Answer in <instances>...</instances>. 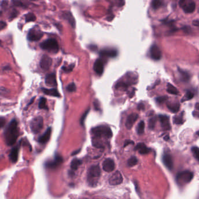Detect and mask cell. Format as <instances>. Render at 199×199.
<instances>
[{"label":"cell","mask_w":199,"mask_h":199,"mask_svg":"<svg viewBox=\"0 0 199 199\" xmlns=\"http://www.w3.org/2000/svg\"><path fill=\"white\" fill-rule=\"evenodd\" d=\"M18 136V122L16 119H13L8 125L5 131L4 136L6 144L9 146H13L16 143Z\"/></svg>","instance_id":"1"},{"label":"cell","mask_w":199,"mask_h":199,"mask_svg":"<svg viewBox=\"0 0 199 199\" xmlns=\"http://www.w3.org/2000/svg\"><path fill=\"white\" fill-rule=\"evenodd\" d=\"M101 175V170L99 165H93L88 170L87 182L90 186H96Z\"/></svg>","instance_id":"2"},{"label":"cell","mask_w":199,"mask_h":199,"mask_svg":"<svg viewBox=\"0 0 199 199\" xmlns=\"http://www.w3.org/2000/svg\"><path fill=\"white\" fill-rule=\"evenodd\" d=\"M40 47L44 50H46L50 52L57 53L59 51L58 43L56 40L49 38L40 44Z\"/></svg>","instance_id":"3"},{"label":"cell","mask_w":199,"mask_h":199,"mask_svg":"<svg viewBox=\"0 0 199 199\" xmlns=\"http://www.w3.org/2000/svg\"><path fill=\"white\" fill-rule=\"evenodd\" d=\"M91 133L96 137H101L104 136L105 137L110 138L112 136V131L110 127L104 125H100L93 128L91 129Z\"/></svg>","instance_id":"4"},{"label":"cell","mask_w":199,"mask_h":199,"mask_svg":"<svg viewBox=\"0 0 199 199\" xmlns=\"http://www.w3.org/2000/svg\"><path fill=\"white\" fill-rule=\"evenodd\" d=\"M193 178V173L190 171H184L178 173L176 181L178 185H184L189 183Z\"/></svg>","instance_id":"5"},{"label":"cell","mask_w":199,"mask_h":199,"mask_svg":"<svg viewBox=\"0 0 199 199\" xmlns=\"http://www.w3.org/2000/svg\"><path fill=\"white\" fill-rule=\"evenodd\" d=\"M179 5L184 11L187 13H193L196 8V4L193 0H180Z\"/></svg>","instance_id":"6"},{"label":"cell","mask_w":199,"mask_h":199,"mask_svg":"<svg viewBox=\"0 0 199 199\" xmlns=\"http://www.w3.org/2000/svg\"><path fill=\"white\" fill-rule=\"evenodd\" d=\"M43 127V119L41 116L34 118L30 124L32 131L34 133H38L41 131Z\"/></svg>","instance_id":"7"},{"label":"cell","mask_w":199,"mask_h":199,"mask_svg":"<svg viewBox=\"0 0 199 199\" xmlns=\"http://www.w3.org/2000/svg\"><path fill=\"white\" fill-rule=\"evenodd\" d=\"M43 36V33L40 30L36 28L31 29L27 35V38L30 41H37L40 40Z\"/></svg>","instance_id":"8"},{"label":"cell","mask_w":199,"mask_h":199,"mask_svg":"<svg viewBox=\"0 0 199 199\" xmlns=\"http://www.w3.org/2000/svg\"><path fill=\"white\" fill-rule=\"evenodd\" d=\"M123 182V177L118 171H115L109 179V183L111 185H118Z\"/></svg>","instance_id":"9"},{"label":"cell","mask_w":199,"mask_h":199,"mask_svg":"<svg viewBox=\"0 0 199 199\" xmlns=\"http://www.w3.org/2000/svg\"><path fill=\"white\" fill-rule=\"evenodd\" d=\"M150 52L152 59L154 60H159L161 59L162 56L161 51L157 45L154 44L151 47Z\"/></svg>","instance_id":"10"},{"label":"cell","mask_w":199,"mask_h":199,"mask_svg":"<svg viewBox=\"0 0 199 199\" xmlns=\"http://www.w3.org/2000/svg\"><path fill=\"white\" fill-rule=\"evenodd\" d=\"M102 169L107 172H112L115 167L114 160L111 158H107L102 162Z\"/></svg>","instance_id":"11"},{"label":"cell","mask_w":199,"mask_h":199,"mask_svg":"<svg viewBox=\"0 0 199 199\" xmlns=\"http://www.w3.org/2000/svg\"><path fill=\"white\" fill-rule=\"evenodd\" d=\"M52 64V59L48 55H44L40 60V67L44 71H47L50 69Z\"/></svg>","instance_id":"12"},{"label":"cell","mask_w":199,"mask_h":199,"mask_svg":"<svg viewBox=\"0 0 199 199\" xmlns=\"http://www.w3.org/2000/svg\"><path fill=\"white\" fill-rule=\"evenodd\" d=\"M138 117L139 115L136 113H133L129 115L125 124L126 128L128 129H130L133 127V125L135 124V122L137 121Z\"/></svg>","instance_id":"13"},{"label":"cell","mask_w":199,"mask_h":199,"mask_svg":"<svg viewBox=\"0 0 199 199\" xmlns=\"http://www.w3.org/2000/svg\"><path fill=\"white\" fill-rule=\"evenodd\" d=\"M162 161L165 166L170 170L173 168V161L171 156L169 154H164L162 157Z\"/></svg>","instance_id":"14"},{"label":"cell","mask_w":199,"mask_h":199,"mask_svg":"<svg viewBox=\"0 0 199 199\" xmlns=\"http://www.w3.org/2000/svg\"><path fill=\"white\" fill-rule=\"evenodd\" d=\"M63 161V159L61 156L57 155L55 157L54 161H52L48 162L46 164V167L47 168L54 169L57 167H58Z\"/></svg>","instance_id":"15"},{"label":"cell","mask_w":199,"mask_h":199,"mask_svg":"<svg viewBox=\"0 0 199 199\" xmlns=\"http://www.w3.org/2000/svg\"><path fill=\"white\" fill-rule=\"evenodd\" d=\"M158 118L160 119L161 124L162 128L164 130H168L170 129L171 126L170 124V119L169 118L164 115H160L158 116Z\"/></svg>","instance_id":"16"},{"label":"cell","mask_w":199,"mask_h":199,"mask_svg":"<svg viewBox=\"0 0 199 199\" xmlns=\"http://www.w3.org/2000/svg\"><path fill=\"white\" fill-rule=\"evenodd\" d=\"M94 70L98 75H101L104 71V63L101 59H98L94 64Z\"/></svg>","instance_id":"17"},{"label":"cell","mask_w":199,"mask_h":199,"mask_svg":"<svg viewBox=\"0 0 199 199\" xmlns=\"http://www.w3.org/2000/svg\"><path fill=\"white\" fill-rule=\"evenodd\" d=\"M45 81L46 84L49 86H56L57 85L56 77L54 74H50L47 75Z\"/></svg>","instance_id":"18"},{"label":"cell","mask_w":199,"mask_h":199,"mask_svg":"<svg viewBox=\"0 0 199 199\" xmlns=\"http://www.w3.org/2000/svg\"><path fill=\"white\" fill-rule=\"evenodd\" d=\"M100 54L101 57L114 58L117 55V51L113 49H104L100 52Z\"/></svg>","instance_id":"19"},{"label":"cell","mask_w":199,"mask_h":199,"mask_svg":"<svg viewBox=\"0 0 199 199\" xmlns=\"http://www.w3.org/2000/svg\"><path fill=\"white\" fill-rule=\"evenodd\" d=\"M51 134V128H49L45 132V133L38 139V142L41 144L46 143L50 139Z\"/></svg>","instance_id":"20"},{"label":"cell","mask_w":199,"mask_h":199,"mask_svg":"<svg viewBox=\"0 0 199 199\" xmlns=\"http://www.w3.org/2000/svg\"><path fill=\"white\" fill-rule=\"evenodd\" d=\"M135 150H137L139 151V153L141 154H148L151 150L144 143H140L137 144V146H136Z\"/></svg>","instance_id":"21"},{"label":"cell","mask_w":199,"mask_h":199,"mask_svg":"<svg viewBox=\"0 0 199 199\" xmlns=\"http://www.w3.org/2000/svg\"><path fill=\"white\" fill-rule=\"evenodd\" d=\"M63 18L68 21L69 24L73 27L75 28L76 26V22H75L74 17L73 16L72 13L70 12H66L63 13Z\"/></svg>","instance_id":"22"},{"label":"cell","mask_w":199,"mask_h":199,"mask_svg":"<svg viewBox=\"0 0 199 199\" xmlns=\"http://www.w3.org/2000/svg\"><path fill=\"white\" fill-rule=\"evenodd\" d=\"M42 91L46 94L49 96H51L56 97H60V94L58 91V90L56 88H51V89H48V88H42Z\"/></svg>","instance_id":"23"},{"label":"cell","mask_w":199,"mask_h":199,"mask_svg":"<svg viewBox=\"0 0 199 199\" xmlns=\"http://www.w3.org/2000/svg\"><path fill=\"white\" fill-rule=\"evenodd\" d=\"M18 151H19V149H18V147H14L11 150V151L10 153V158L13 162L15 163V162H16L18 161Z\"/></svg>","instance_id":"24"},{"label":"cell","mask_w":199,"mask_h":199,"mask_svg":"<svg viewBox=\"0 0 199 199\" xmlns=\"http://www.w3.org/2000/svg\"><path fill=\"white\" fill-rule=\"evenodd\" d=\"M179 74L181 75V80L184 82H188L190 79V75L186 71H183L181 68H178Z\"/></svg>","instance_id":"25"},{"label":"cell","mask_w":199,"mask_h":199,"mask_svg":"<svg viewBox=\"0 0 199 199\" xmlns=\"http://www.w3.org/2000/svg\"><path fill=\"white\" fill-rule=\"evenodd\" d=\"M167 91L168 93L171 94H174V95H178L179 94V91L178 89L174 87L170 83L167 84Z\"/></svg>","instance_id":"26"},{"label":"cell","mask_w":199,"mask_h":199,"mask_svg":"<svg viewBox=\"0 0 199 199\" xmlns=\"http://www.w3.org/2000/svg\"><path fill=\"white\" fill-rule=\"evenodd\" d=\"M168 108L171 111L174 113H176L180 108V105L179 104L176 103H172V104H170L167 105Z\"/></svg>","instance_id":"27"},{"label":"cell","mask_w":199,"mask_h":199,"mask_svg":"<svg viewBox=\"0 0 199 199\" xmlns=\"http://www.w3.org/2000/svg\"><path fill=\"white\" fill-rule=\"evenodd\" d=\"M81 164H82L81 160H80L79 159H77V158H75V159H74L71 162V168L73 170H76Z\"/></svg>","instance_id":"28"},{"label":"cell","mask_w":199,"mask_h":199,"mask_svg":"<svg viewBox=\"0 0 199 199\" xmlns=\"http://www.w3.org/2000/svg\"><path fill=\"white\" fill-rule=\"evenodd\" d=\"M36 19V16L33 13H29L25 15V22H33L35 21Z\"/></svg>","instance_id":"29"},{"label":"cell","mask_w":199,"mask_h":199,"mask_svg":"<svg viewBox=\"0 0 199 199\" xmlns=\"http://www.w3.org/2000/svg\"><path fill=\"white\" fill-rule=\"evenodd\" d=\"M46 102H47L46 99H45L44 97H41L40 100V101H39V103H38L39 108L48 110V107L46 105Z\"/></svg>","instance_id":"30"},{"label":"cell","mask_w":199,"mask_h":199,"mask_svg":"<svg viewBox=\"0 0 199 199\" xmlns=\"http://www.w3.org/2000/svg\"><path fill=\"white\" fill-rule=\"evenodd\" d=\"M162 5V2L161 0H153L151 2V6L154 10H157Z\"/></svg>","instance_id":"31"},{"label":"cell","mask_w":199,"mask_h":199,"mask_svg":"<svg viewBox=\"0 0 199 199\" xmlns=\"http://www.w3.org/2000/svg\"><path fill=\"white\" fill-rule=\"evenodd\" d=\"M144 127H145V124H144V121H141L139 122V124L137 126V133L139 135H142L144 133Z\"/></svg>","instance_id":"32"},{"label":"cell","mask_w":199,"mask_h":199,"mask_svg":"<svg viewBox=\"0 0 199 199\" xmlns=\"http://www.w3.org/2000/svg\"><path fill=\"white\" fill-rule=\"evenodd\" d=\"M137 162H138V160H137V158L136 157H130L128 161V165L129 167H133L135 165H136L137 164Z\"/></svg>","instance_id":"33"},{"label":"cell","mask_w":199,"mask_h":199,"mask_svg":"<svg viewBox=\"0 0 199 199\" xmlns=\"http://www.w3.org/2000/svg\"><path fill=\"white\" fill-rule=\"evenodd\" d=\"M194 97V93H193L192 91H187L185 94V96L184 98H183V99L182 100V102H184L186 100H189L193 99Z\"/></svg>","instance_id":"34"},{"label":"cell","mask_w":199,"mask_h":199,"mask_svg":"<svg viewBox=\"0 0 199 199\" xmlns=\"http://www.w3.org/2000/svg\"><path fill=\"white\" fill-rule=\"evenodd\" d=\"M192 151L195 157L196 158V160L199 162V148H198V147H193L192 148Z\"/></svg>","instance_id":"35"},{"label":"cell","mask_w":199,"mask_h":199,"mask_svg":"<svg viewBox=\"0 0 199 199\" xmlns=\"http://www.w3.org/2000/svg\"><path fill=\"white\" fill-rule=\"evenodd\" d=\"M13 5L16 7H23V8H26V6L25 4L22 2L21 1L18 0H13Z\"/></svg>","instance_id":"36"},{"label":"cell","mask_w":199,"mask_h":199,"mask_svg":"<svg viewBox=\"0 0 199 199\" xmlns=\"http://www.w3.org/2000/svg\"><path fill=\"white\" fill-rule=\"evenodd\" d=\"M174 122L175 124H183L184 122V120L182 116H175L174 118Z\"/></svg>","instance_id":"37"},{"label":"cell","mask_w":199,"mask_h":199,"mask_svg":"<svg viewBox=\"0 0 199 199\" xmlns=\"http://www.w3.org/2000/svg\"><path fill=\"white\" fill-rule=\"evenodd\" d=\"M156 122V118H152L149 120V126L150 129H153L155 127V125Z\"/></svg>","instance_id":"38"},{"label":"cell","mask_w":199,"mask_h":199,"mask_svg":"<svg viewBox=\"0 0 199 199\" xmlns=\"http://www.w3.org/2000/svg\"><path fill=\"white\" fill-rule=\"evenodd\" d=\"M67 90L69 91V92H74L76 90V85H75V83H70L68 86H67Z\"/></svg>","instance_id":"39"},{"label":"cell","mask_w":199,"mask_h":199,"mask_svg":"<svg viewBox=\"0 0 199 199\" xmlns=\"http://www.w3.org/2000/svg\"><path fill=\"white\" fill-rule=\"evenodd\" d=\"M89 111H90V110L88 109L87 111H86L85 112V113L83 114V115L82 116V117H81V118H80V124L82 125H83V124H84L85 120V119H86V116H87V114H88Z\"/></svg>","instance_id":"40"},{"label":"cell","mask_w":199,"mask_h":199,"mask_svg":"<svg viewBox=\"0 0 199 199\" xmlns=\"http://www.w3.org/2000/svg\"><path fill=\"white\" fill-rule=\"evenodd\" d=\"M167 99H168V97L167 96H161V97H159L156 98V100L158 103L161 104V103L164 102V101H165L167 100Z\"/></svg>","instance_id":"41"},{"label":"cell","mask_w":199,"mask_h":199,"mask_svg":"<svg viewBox=\"0 0 199 199\" xmlns=\"http://www.w3.org/2000/svg\"><path fill=\"white\" fill-rule=\"evenodd\" d=\"M18 14V12L16 10H13V13H11V16H10V18L11 19H14L15 17L17 16Z\"/></svg>","instance_id":"42"},{"label":"cell","mask_w":199,"mask_h":199,"mask_svg":"<svg viewBox=\"0 0 199 199\" xmlns=\"http://www.w3.org/2000/svg\"><path fill=\"white\" fill-rule=\"evenodd\" d=\"M94 106L95 110L96 111L99 110V101L97 100H95L94 101Z\"/></svg>","instance_id":"43"},{"label":"cell","mask_w":199,"mask_h":199,"mask_svg":"<svg viewBox=\"0 0 199 199\" xmlns=\"http://www.w3.org/2000/svg\"><path fill=\"white\" fill-rule=\"evenodd\" d=\"M5 124V119L4 118H0V129L2 128Z\"/></svg>","instance_id":"44"},{"label":"cell","mask_w":199,"mask_h":199,"mask_svg":"<svg viewBox=\"0 0 199 199\" xmlns=\"http://www.w3.org/2000/svg\"><path fill=\"white\" fill-rule=\"evenodd\" d=\"M7 26V24L5 22L0 21V30L4 29Z\"/></svg>","instance_id":"45"},{"label":"cell","mask_w":199,"mask_h":199,"mask_svg":"<svg viewBox=\"0 0 199 199\" xmlns=\"http://www.w3.org/2000/svg\"><path fill=\"white\" fill-rule=\"evenodd\" d=\"M137 108L139 110H143L144 109V105L143 104H139L137 106Z\"/></svg>","instance_id":"46"},{"label":"cell","mask_w":199,"mask_h":199,"mask_svg":"<svg viewBox=\"0 0 199 199\" xmlns=\"http://www.w3.org/2000/svg\"><path fill=\"white\" fill-rule=\"evenodd\" d=\"M133 142L132 140H126L125 143L124 147H126L127 145L129 144H133Z\"/></svg>","instance_id":"47"},{"label":"cell","mask_w":199,"mask_h":199,"mask_svg":"<svg viewBox=\"0 0 199 199\" xmlns=\"http://www.w3.org/2000/svg\"><path fill=\"white\" fill-rule=\"evenodd\" d=\"M119 7H122V6L124 5V0H119Z\"/></svg>","instance_id":"48"},{"label":"cell","mask_w":199,"mask_h":199,"mask_svg":"<svg viewBox=\"0 0 199 199\" xmlns=\"http://www.w3.org/2000/svg\"><path fill=\"white\" fill-rule=\"evenodd\" d=\"M193 24L195 25V26H199V21H193Z\"/></svg>","instance_id":"49"},{"label":"cell","mask_w":199,"mask_h":199,"mask_svg":"<svg viewBox=\"0 0 199 199\" xmlns=\"http://www.w3.org/2000/svg\"><path fill=\"white\" fill-rule=\"evenodd\" d=\"M80 150L79 149L78 150H76V151H75V152H74V153L72 154V156H75V155H76V154H77V153H78L80 151Z\"/></svg>","instance_id":"50"},{"label":"cell","mask_w":199,"mask_h":199,"mask_svg":"<svg viewBox=\"0 0 199 199\" xmlns=\"http://www.w3.org/2000/svg\"><path fill=\"white\" fill-rule=\"evenodd\" d=\"M169 139H170V137H169V136H168V135H167V136H165V137H164V140H166V141L168 140H169Z\"/></svg>","instance_id":"51"},{"label":"cell","mask_w":199,"mask_h":199,"mask_svg":"<svg viewBox=\"0 0 199 199\" xmlns=\"http://www.w3.org/2000/svg\"><path fill=\"white\" fill-rule=\"evenodd\" d=\"M196 108L197 109V110H199V102H198L196 104Z\"/></svg>","instance_id":"52"},{"label":"cell","mask_w":199,"mask_h":199,"mask_svg":"<svg viewBox=\"0 0 199 199\" xmlns=\"http://www.w3.org/2000/svg\"><path fill=\"white\" fill-rule=\"evenodd\" d=\"M196 135L199 136V131H198V132H197V133H196Z\"/></svg>","instance_id":"53"},{"label":"cell","mask_w":199,"mask_h":199,"mask_svg":"<svg viewBox=\"0 0 199 199\" xmlns=\"http://www.w3.org/2000/svg\"><path fill=\"white\" fill-rule=\"evenodd\" d=\"M1 14H2V13L0 11V15H1Z\"/></svg>","instance_id":"54"},{"label":"cell","mask_w":199,"mask_h":199,"mask_svg":"<svg viewBox=\"0 0 199 199\" xmlns=\"http://www.w3.org/2000/svg\"><path fill=\"white\" fill-rule=\"evenodd\" d=\"M32 1H34V0H32Z\"/></svg>","instance_id":"55"}]
</instances>
